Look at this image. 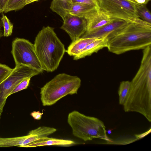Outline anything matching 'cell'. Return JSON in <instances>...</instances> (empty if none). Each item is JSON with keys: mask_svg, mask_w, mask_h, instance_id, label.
<instances>
[{"mask_svg": "<svg viewBox=\"0 0 151 151\" xmlns=\"http://www.w3.org/2000/svg\"><path fill=\"white\" fill-rule=\"evenodd\" d=\"M108 43V40L106 38H98L88 44L79 54L73 56V60H77L97 52L103 48L107 47Z\"/></svg>", "mask_w": 151, "mask_h": 151, "instance_id": "cell-12", "label": "cell"}, {"mask_svg": "<svg viewBox=\"0 0 151 151\" xmlns=\"http://www.w3.org/2000/svg\"><path fill=\"white\" fill-rule=\"evenodd\" d=\"M40 0H25L26 5L34 2L35 1H37Z\"/></svg>", "mask_w": 151, "mask_h": 151, "instance_id": "cell-29", "label": "cell"}, {"mask_svg": "<svg viewBox=\"0 0 151 151\" xmlns=\"http://www.w3.org/2000/svg\"><path fill=\"white\" fill-rule=\"evenodd\" d=\"M54 28L43 27L36 36L34 44L43 70L52 72L56 70L66 51Z\"/></svg>", "mask_w": 151, "mask_h": 151, "instance_id": "cell-2", "label": "cell"}, {"mask_svg": "<svg viewBox=\"0 0 151 151\" xmlns=\"http://www.w3.org/2000/svg\"><path fill=\"white\" fill-rule=\"evenodd\" d=\"M75 144L74 141L71 140L49 138L45 140L31 143L25 145L24 147H30L52 145L68 146Z\"/></svg>", "mask_w": 151, "mask_h": 151, "instance_id": "cell-15", "label": "cell"}, {"mask_svg": "<svg viewBox=\"0 0 151 151\" xmlns=\"http://www.w3.org/2000/svg\"><path fill=\"white\" fill-rule=\"evenodd\" d=\"M72 4V0H52L50 8L63 20L66 16L69 14Z\"/></svg>", "mask_w": 151, "mask_h": 151, "instance_id": "cell-14", "label": "cell"}, {"mask_svg": "<svg viewBox=\"0 0 151 151\" xmlns=\"http://www.w3.org/2000/svg\"><path fill=\"white\" fill-rule=\"evenodd\" d=\"M31 78L30 77H27L22 80L14 89L10 95L27 88L29 85Z\"/></svg>", "mask_w": 151, "mask_h": 151, "instance_id": "cell-22", "label": "cell"}, {"mask_svg": "<svg viewBox=\"0 0 151 151\" xmlns=\"http://www.w3.org/2000/svg\"><path fill=\"white\" fill-rule=\"evenodd\" d=\"M60 28L65 31L73 41L81 37L86 32L87 21L84 17L68 14Z\"/></svg>", "mask_w": 151, "mask_h": 151, "instance_id": "cell-8", "label": "cell"}, {"mask_svg": "<svg viewBox=\"0 0 151 151\" xmlns=\"http://www.w3.org/2000/svg\"><path fill=\"white\" fill-rule=\"evenodd\" d=\"M100 11L93 6L76 3H72L69 13L87 19L96 14Z\"/></svg>", "mask_w": 151, "mask_h": 151, "instance_id": "cell-11", "label": "cell"}, {"mask_svg": "<svg viewBox=\"0 0 151 151\" xmlns=\"http://www.w3.org/2000/svg\"><path fill=\"white\" fill-rule=\"evenodd\" d=\"M132 2H133L137 4L136 2V0H128Z\"/></svg>", "mask_w": 151, "mask_h": 151, "instance_id": "cell-30", "label": "cell"}, {"mask_svg": "<svg viewBox=\"0 0 151 151\" xmlns=\"http://www.w3.org/2000/svg\"><path fill=\"white\" fill-rule=\"evenodd\" d=\"M43 113H41L39 111H34L32 112L30 115L33 118L36 120H40L43 114Z\"/></svg>", "mask_w": 151, "mask_h": 151, "instance_id": "cell-26", "label": "cell"}, {"mask_svg": "<svg viewBox=\"0 0 151 151\" xmlns=\"http://www.w3.org/2000/svg\"><path fill=\"white\" fill-rule=\"evenodd\" d=\"M67 122L72 129L73 135L84 141L95 138L110 141L104 122L96 118L74 110L69 114Z\"/></svg>", "mask_w": 151, "mask_h": 151, "instance_id": "cell-5", "label": "cell"}, {"mask_svg": "<svg viewBox=\"0 0 151 151\" xmlns=\"http://www.w3.org/2000/svg\"><path fill=\"white\" fill-rule=\"evenodd\" d=\"M72 3H78L91 5L96 7L100 10L97 0H72Z\"/></svg>", "mask_w": 151, "mask_h": 151, "instance_id": "cell-24", "label": "cell"}, {"mask_svg": "<svg viewBox=\"0 0 151 151\" xmlns=\"http://www.w3.org/2000/svg\"><path fill=\"white\" fill-rule=\"evenodd\" d=\"M100 10L112 18L120 19L128 23L151 26L140 18L136 11L135 4L128 0H97Z\"/></svg>", "mask_w": 151, "mask_h": 151, "instance_id": "cell-6", "label": "cell"}, {"mask_svg": "<svg viewBox=\"0 0 151 151\" xmlns=\"http://www.w3.org/2000/svg\"><path fill=\"white\" fill-rule=\"evenodd\" d=\"M98 38L80 37L72 41L66 51L69 55L73 57L79 54L88 44Z\"/></svg>", "mask_w": 151, "mask_h": 151, "instance_id": "cell-13", "label": "cell"}, {"mask_svg": "<svg viewBox=\"0 0 151 151\" xmlns=\"http://www.w3.org/2000/svg\"><path fill=\"white\" fill-rule=\"evenodd\" d=\"M151 45V26L128 23L108 42L107 47L113 53L144 49Z\"/></svg>", "mask_w": 151, "mask_h": 151, "instance_id": "cell-3", "label": "cell"}, {"mask_svg": "<svg viewBox=\"0 0 151 151\" xmlns=\"http://www.w3.org/2000/svg\"><path fill=\"white\" fill-rule=\"evenodd\" d=\"M114 19L111 18L100 11L94 15L86 19L87 24L85 33L90 32L97 29L111 22Z\"/></svg>", "mask_w": 151, "mask_h": 151, "instance_id": "cell-10", "label": "cell"}, {"mask_svg": "<svg viewBox=\"0 0 151 151\" xmlns=\"http://www.w3.org/2000/svg\"><path fill=\"white\" fill-rule=\"evenodd\" d=\"M130 82L129 91L124 104L126 112H134L142 114L151 122V71L139 68Z\"/></svg>", "mask_w": 151, "mask_h": 151, "instance_id": "cell-1", "label": "cell"}, {"mask_svg": "<svg viewBox=\"0 0 151 151\" xmlns=\"http://www.w3.org/2000/svg\"><path fill=\"white\" fill-rule=\"evenodd\" d=\"M56 131L57 129L53 127L42 126L31 130L28 134L36 135L38 139L36 142L48 139L47 136Z\"/></svg>", "mask_w": 151, "mask_h": 151, "instance_id": "cell-16", "label": "cell"}, {"mask_svg": "<svg viewBox=\"0 0 151 151\" xmlns=\"http://www.w3.org/2000/svg\"><path fill=\"white\" fill-rule=\"evenodd\" d=\"M2 27H3V26L1 20V17H0V37L3 36V32L1 29Z\"/></svg>", "mask_w": 151, "mask_h": 151, "instance_id": "cell-28", "label": "cell"}, {"mask_svg": "<svg viewBox=\"0 0 151 151\" xmlns=\"http://www.w3.org/2000/svg\"><path fill=\"white\" fill-rule=\"evenodd\" d=\"M26 4L25 0H8L4 12L17 11L22 9Z\"/></svg>", "mask_w": 151, "mask_h": 151, "instance_id": "cell-20", "label": "cell"}, {"mask_svg": "<svg viewBox=\"0 0 151 151\" xmlns=\"http://www.w3.org/2000/svg\"><path fill=\"white\" fill-rule=\"evenodd\" d=\"M151 0H136L137 4L142 5H146Z\"/></svg>", "mask_w": 151, "mask_h": 151, "instance_id": "cell-27", "label": "cell"}, {"mask_svg": "<svg viewBox=\"0 0 151 151\" xmlns=\"http://www.w3.org/2000/svg\"><path fill=\"white\" fill-rule=\"evenodd\" d=\"M29 135V136L24 140L20 147H24V146L27 144L38 141V139L36 135Z\"/></svg>", "mask_w": 151, "mask_h": 151, "instance_id": "cell-25", "label": "cell"}, {"mask_svg": "<svg viewBox=\"0 0 151 151\" xmlns=\"http://www.w3.org/2000/svg\"><path fill=\"white\" fill-rule=\"evenodd\" d=\"M135 7L139 17L143 21L151 24V14L145 5L135 4Z\"/></svg>", "mask_w": 151, "mask_h": 151, "instance_id": "cell-19", "label": "cell"}, {"mask_svg": "<svg viewBox=\"0 0 151 151\" xmlns=\"http://www.w3.org/2000/svg\"><path fill=\"white\" fill-rule=\"evenodd\" d=\"M130 86V82L124 81L121 82L118 90L119 103L123 105L128 95Z\"/></svg>", "mask_w": 151, "mask_h": 151, "instance_id": "cell-18", "label": "cell"}, {"mask_svg": "<svg viewBox=\"0 0 151 151\" xmlns=\"http://www.w3.org/2000/svg\"><path fill=\"white\" fill-rule=\"evenodd\" d=\"M1 18L4 28L3 36L9 37L12 33L13 24L7 17L3 14Z\"/></svg>", "mask_w": 151, "mask_h": 151, "instance_id": "cell-21", "label": "cell"}, {"mask_svg": "<svg viewBox=\"0 0 151 151\" xmlns=\"http://www.w3.org/2000/svg\"><path fill=\"white\" fill-rule=\"evenodd\" d=\"M11 53L15 66L23 65L41 73L43 71L37 55L34 45L28 40L17 38L12 42Z\"/></svg>", "mask_w": 151, "mask_h": 151, "instance_id": "cell-7", "label": "cell"}, {"mask_svg": "<svg viewBox=\"0 0 151 151\" xmlns=\"http://www.w3.org/2000/svg\"><path fill=\"white\" fill-rule=\"evenodd\" d=\"M80 78L65 73L57 75L40 89V100L44 106H50L68 95L77 94Z\"/></svg>", "mask_w": 151, "mask_h": 151, "instance_id": "cell-4", "label": "cell"}, {"mask_svg": "<svg viewBox=\"0 0 151 151\" xmlns=\"http://www.w3.org/2000/svg\"><path fill=\"white\" fill-rule=\"evenodd\" d=\"M13 69L6 65L0 63V83L9 76Z\"/></svg>", "mask_w": 151, "mask_h": 151, "instance_id": "cell-23", "label": "cell"}, {"mask_svg": "<svg viewBox=\"0 0 151 151\" xmlns=\"http://www.w3.org/2000/svg\"><path fill=\"white\" fill-rule=\"evenodd\" d=\"M129 23L123 20L114 19L111 22L93 31L85 33L81 37H106L108 41Z\"/></svg>", "mask_w": 151, "mask_h": 151, "instance_id": "cell-9", "label": "cell"}, {"mask_svg": "<svg viewBox=\"0 0 151 151\" xmlns=\"http://www.w3.org/2000/svg\"><path fill=\"white\" fill-rule=\"evenodd\" d=\"M29 136V134L25 136L11 138H0V147L13 146L20 147L24 140Z\"/></svg>", "mask_w": 151, "mask_h": 151, "instance_id": "cell-17", "label": "cell"}]
</instances>
